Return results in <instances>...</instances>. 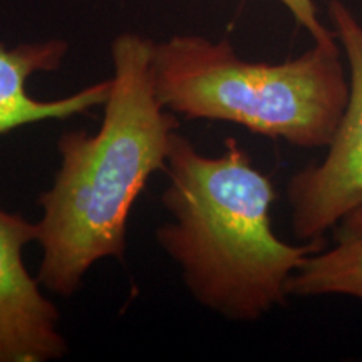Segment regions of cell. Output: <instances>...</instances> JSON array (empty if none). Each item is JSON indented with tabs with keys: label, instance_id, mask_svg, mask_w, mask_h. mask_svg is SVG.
Returning <instances> with one entry per match:
<instances>
[{
	"label": "cell",
	"instance_id": "cell-7",
	"mask_svg": "<svg viewBox=\"0 0 362 362\" xmlns=\"http://www.w3.org/2000/svg\"><path fill=\"white\" fill-rule=\"evenodd\" d=\"M334 247L312 253L292 275L288 296H346L362 302V208L334 226Z\"/></svg>",
	"mask_w": 362,
	"mask_h": 362
},
{
	"label": "cell",
	"instance_id": "cell-8",
	"mask_svg": "<svg viewBox=\"0 0 362 362\" xmlns=\"http://www.w3.org/2000/svg\"><path fill=\"white\" fill-rule=\"evenodd\" d=\"M282 6L292 13V17L312 35L314 42H329L336 39L319 19L314 0H279Z\"/></svg>",
	"mask_w": 362,
	"mask_h": 362
},
{
	"label": "cell",
	"instance_id": "cell-2",
	"mask_svg": "<svg viewBox=\"0 0 362 362\" xmlns=\"http://www.w3.org/2000/svg\"><path fill=\"white\" fill-rule=\"evenodd\" d=\"M161 202L171 221L156 240L180 267L198 304L238 322H253L285 304L288 282L325 238L291 245L272 228L274 183L237 139L205 156L178 131L166 166Z\"/></svg>",
	"mask_w": 362,
	"mask_h": 362
},
{
	"label": "cell",
	"instance_id": "cell-3",
	"mask_svg": "<svg viewBox=\"0 0 362 362\" xmlns=\"http://www.w3.org/2000/svg\"><path fill=\"white\" fill-rule=\"evenodd\" d=\"M151 71L173 115L228 121L300 148L329 146L349 99L336 39L269 64L245 61L228 40L181 34L153 44Z\"/></svg>",
	"mask_w": 362,
	"mask_h": 362
},
{
	"label": "cell",
	"instance_id": "cell-6",
	"mask_svg": "<svg viewBox=\"0 0 362 362\" xmlns=\"http://www.w3.org/2000/svg\"><path fill=\"white\" fill-rule=\"evenodd\" d=\"M69 44L62 39L24 42L13 47L0 44V136L44 121H62L104 106L111 79L90 84L66 98L35 99L27 81L40 72H56L64 64Z\"/></svg>",
	"mask_w": 362,
	"mask_h": 362
},
{
	"label": "cell",
	"instance_id": "cell-1",
	"mask_svg": "<svg viewBox=\"0 0 362 362\" xmlns=\"http://www.w3.org/2000/svg\"><path fill=\"white\" fill-rule=\"evenodd\" d=\"M153 40L134 33L111 44L110 96L96 133L59 138V170L40 194L39 282L69 297L104 259L124 260L128 221L148 180L163 171L180 121L156 98Z\"/></svg>",
	"mask_w": 362,
	"mask_h": 362
},
{
	"label": "cell",
	"instance_id": "cell-5",
	"mask_svg": "<svg viewBox=\"0 0 362 362\" xmlns=\"http://www.w3.org/2000/svg\"><path fill=\"white\" fill-rule=\"evenodd\" d=\"M37 223L0 208V362H49L67 354L59 310L27 270Z\"/></svg>",
	"mask_w": 362,
	"mask_h": 362
},
{
	"label": "cell",
	"instance_id": "cell-4",
	"mask_svg": "<svg viewBox=\"0 0 362 362\" xmlns=\"http://www.w3.org/2000/svg\"><path fill=\"white\" fill-rule=\"evenodd\" d=\"M334 34L349 64V99L322 161L288 180L287 200L297 238H325L344 216L362 208V24L342 0H329Z\"/></svg>",
	"mask_w": 362,
	"mask_h": 362
}]
</instances>
